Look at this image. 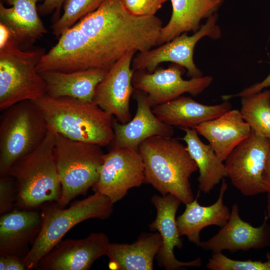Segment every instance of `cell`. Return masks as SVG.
<instances>
[{
    "label": "cell",
    "mask_w": 270,
    "mask_h": 270,
    "mask_svg": "<svg viewBox=\"0 0 270 270\" xmlns=\"http://www.w3.org/2000/svg\"><path fill=\"white\" fill-rule=\"evenodd\" d=\"M40 0H0V22L12 30L22 49L30 48L47 32L36 6Z\"/></svg>",
    "instance_id": "21"
},
{
    "label": "cell",
    "mask_w": 270,
    "mask_h": 270,
    "mask_svg": "<svg viewBox=\"0 0 270 270\" xmlns=\"http://www.w3.org/2000/svg\"><path fill=\"white\" fill-rule=\"evenodd\" d=\"M180 129L185 132L182 140L186 143V148L198 168L199 189L208 194L221 180L228 176L224 164L211 146L201 140L195 128Z\"/></svg>",
    "instance_id": "26"
},
{
    "label": "cell",
    "mask_w": 270,
    "mask_h": 270,
    "mask_svg": "<svg viewBox=\"0 0 270 270\" xmlns=\"http://www.w3.org/2000/svg\"><path fill=\"white\" fill-rule=\"evenodd\" d=\"M138 150L144 164V184L162 196L174 194L185 204L194 200L190 178L198 168L186 146L172 137L154 136Z\"/></svg>",
    "instance_id": "2"
},
{
    "label": "cell",
    "mask_w": 270,
    "mask_h": 270,
    "mask_svg": "<svg viewBox=\"0 0 270 270\" xmlns=\"http://www.w3.org/2000/svg\"><path fill=\"white\" fill-rule=\"evenodd\" d=\"M224 0H170L172 11L168 22L162 26L158 46L185 32H196L200 22L216 13Z\"/></svg>",
    "instance_id": "24"
},
{
    "label": "cell",
    "mask_w": 270,
    "mask_h": 270,
    "mask_svg": "<svg viewBox=\"0 0 270 270\" xmlns=\"http://www.w3.org/2000/svg\"><path fill=\"white\" fill-rule=\"evenodd\" d=\"M184 72V68L174 63L167 68L158 67L152 72L136 70L132 76V84L134 89L146 94L148 103L153 108L184 93L196 96L213 80V78L210 76L186 80L182 78Z\"/></svg>",
    "instance_id": "11"
},
{
    "label": "cell",
    "mask_w": 270,
    "mask_h": 270,
    "mask_svg": "<svg viewBox=\"0 0 270 270\" xmlns=\"http://www.w3.org/2000/svg\"><path fill=\"white\" fill-rule=\"evenodd\" d=\"M106 0H64L62 15L51 26L52 34L59 38L78 20L94 12Z\"/></svg>",
    "instance_id": "28"
},
{
    "label": "cell",
    "mask_w": 270,
    "mask_h": 270,
    "mask_svg": "<svg viewBox=\"0 0 270 270\" xmlns=\"http://www.w3.org/2000/svg\"><path fill=\"white\" fill-rule=\"evenodd\" d=\"M110 242L103 232H92L82 239L61 240L39 262L44 270H88L100 257L106 255Z\"/></svg>",
    "instance_id": "14"
},
{
    "label": "cell",
    "mask_w": 270,
    "mask_h": 270,
    "mask_svg": "<svg viewBox=\"0 0 270 270\" xmlns=\"http://www.w3.org/2000/svg\"><path fill=\"white\" fill-rule=\"evenodd\" d=\"M144 182V164L138 150L113 148L104 154L98 178L92 188L114 204L124 198L130 189Z\"/></svg>",
    "instance_id": "12"
},
{
    "label": "cell",
    "mask_w": 270,
    "mask_h": 270,
    "mask_svg": "<svg viewBox=\"0 0 270 270\" xmlns=\"http://www.w3.org/2000/svg\"><path fill=\"white\" fill-rule=\"evenodd\" d=\"M241 98L240 112L243 119L252 131L270 140V90Z\"/></svg>",
    "instance_id": "27"
},
{
    "label": "cell",
    "mask_w": 270,
    "mask_h": 270,
    "mask_svg": "<svg viewBox=\"0 0 270 270\" xmlns=\"http://www.w3.org/2000/svg\"><path fill=\"white\" fill-rule=\"evenodd\" d=\"M134 97L137 104L134 118L126 124L113 119L114 138L110 144L112 149L129 148L138 150L140 145L150 137H172L174 133L172 126L161 121L153 112L145 92L134 89Z\"/></svg>",
    "instance_id": "17"
},
{
    "label": "cell",
    "mask_w": 270,
    "mask_h": 270,
    "mask_svg": "<svg viewBox=\"0 0 270 270\" xmlns=\"http://www.w3.org/2000/svg\"><path fill=\"white\" fill-rule=\"evenodd\" d=\"M64 0H44L38 7L40 15L48 16L53 14L52 19L54 22L60 18V11Z\"/></svg>",
    "instance_id": "32"
},
{
    "label": "cell",
    "mask_w": 270,
    "mask_h": 270,
    "mask_svg": "<svg viewBox=\"0 0 270 270\" xmlns=\"http://www.w3.org/2000/svg\"><path fill=\"white\" fill-rule=\"evenodd\" d=\"M268 260H235L228 258L222 252L212 253L206 263L210 270H270V254L267 253Z\"/></svg>",
    "instance_id": "29"
},
{
    "label": "cell",
    "mask_w": 270,
    "mask_h": 270,
    "mask_svg": "<svg viewBox=\"0 0 270 270\" xmlns=\"http://www.w3.org/2000/svg\"><path fill=\"white\" fill-rule=\"evenodd\" d=\"M113 205L107 196L94 192L84 200L73 202L67 208H60L56 203L46 207L42 212L40 232L23 260L26 270L37 268L40 260L76 225L90 218L104 220L109 218Z\"/></svg>",
    "instance_id": "5"
},
{
    "label": "cell",
    "mask_w": 270,
    "mask_h": 270,
    "mask_svg": "<svg viewBox=\"0 0 270 270\" xmlns=\"http://www.w3.org/2000/svg\"><path fill=\"white\" fill-rule=\"evenodd\" d=\"M36 102L49 130L74 140L102 147L112 144L114 138L112 116L94 102L46 96Z\"/></svg>",
    "instance_id": "3"
},
{
    "label": "cell",
    "mask_w": 270,
    "mask_h": 270,
    "mask_svg": "<svg viewBox=\"0 0 270 270\" xmlns=\"http://www.w3.org/2000/svg\"><path fill=\"white\" fill-rule=\"evenodd\" d=\"M55 141L56 132L49 130L37 148L18 160L8 172L6 174L15 181L16 206L34 210L60 199L62 187L54 155Z\"/></svg>",
    "instance_id": "4"
},
{
    "label": "cell",
    "mask_w": 270,
    "mask_h": 270,
    "mask_svg": "<svg viewBox=\"0 0 270 270\" xmlns=\"http://www.w3.org/2000/svg\"><path fill=\"white\" fill-rule=\"evenodd\" d=\"M0 270H25L23 259L14 256L0 254Z\"/></svg>",
    "instance_id": "34"
},
{
    "label": "cell",
    "mask_w": 270,
    "mask_h": 270,
    "mask_svg": "<svg viewBox=\"0 0 270 270\" xmlns=\"http://www.w3.org/2000/svg\"><path fill=\"white\" fill-rule=\"evenodd\" d=\"M162 26L155 16H135L126 10L120 0H106L60 35L42 57L36 70H109L128 52L158 46Z\"/></svg>",
    "instance_id": "1"
},
{
    "label": "cell",
    "mask_w": 270,
    "mask_h": 270,
    "mask_svg": "<svg viewBox=\"0 0 270 270\" xmlns=\"http://www.w3.org/2000/svg\"><path fill=\"white\" fill-rule=\"evenodd\" d=\"M108 71L89 69L69 72L44 71L40 74L46 84V96L52 98L70 97L93 102L96 87Z\"/></svg>",
    "instance_id": "22"
},
{
    "label": "cell",
    "mask_w": 270,
    "mask_h": 270,
    "mask_svg": "<svg viewBox=\"0 0 270 270\" xmlns=\"http://www.w3.org/2000/svg\"><path fill=\"white\" fill-rule=\"evenodd\" d=\"M268 220L264 212L262 224L258 227L252 226L240 218L238 206L235 203L232 206L226 224L216 235L202 242L200 247L212 253L224 250L235 252L265 248L270 246V225Z\"/></svg>",
    "instance_id": "15"
},
{
    "label": "cell",
    "mask_w": 270,
    "mask_h": 270,
    "mask_svg": "<svg viewBox=\"0 0 270 270\" xmlns=\"http://www.w3.org/2000/svg\"><path fill=\"white\" fill-rule=\"evenodd\" d=\"M42 214L34 210H14L0 215V254L12 255L24 260L28 244L41 229Z\"/></svg>",
    "instance_id": "18"
},
{
    "label": "cell",
    "mask_w": 270,
    "mask_h": 270,
    "mask_svg": "<svg viewBox=\"0 0 270 270\" xmlns=\"http://www.w3.org/2000/svg\"><path fill=\"white\" fill-rule=\"evenodd\" d=\"M102 148L56 133L54 155L62 187L60 199L55 202L58 206L65 208L95 184L104 162Z\"/></svg>",
    "instance_id": "6"
},
{
    "label": "cell",
    "mask_w": 270,
    "mask_h": 270,
    "mask_svg": "<svg viewBox=\"0 0 270 270\" xmlns=\"http://www.w3.org/2000/svg\"><path fill=\"white\" fill-rule=\"evenodd\" d=\"M168 0H120L126 11L138 16H152Z\"/></svg>",
    "instance_id": "30"
},
{
    "label": "cell",
    "mask_w": 270,
    "mask_h": 270,
    "mask_svg": "<svg viewBox=\"0 0 270 270\" xmlns=\"http://www.w3.org/2000/svg\"><path fill=\"white\" fill-rule=\"evenodd\" d=\"M218 17L217 13L214 14L192 36L183 33L156 48L138 52L132 59V70L134 72L146 70L152 72L160 63L171 62L184 68L188 77L202 76V72L194 61V49L198 40L204 36L212 40L220 38L222 32L217 24Z\"/></svg>",
    "instance_id": "9"
},
{
    "label": "cell",
    "mask_w": 270,
    "mask_h": 270,
    "mask_svg": "<svg viewBox=\"0 0 270 270\" xmlns=\"http://www.w3.org/2000/svg\"><path fill=\"white\" fill-rule=\"evenodd\" d=\"M0 176L18 160L37 148L49 131L36 102L24 100L1 111Z\"/></svg>",
    "instance_id": "7"
},
{
    "label": "cell",
    "mask_w": 270,
    "mask_h": 270,
    "mask_svg": "<svg viewBox=\"0 0 270 270\" xmlns=\"http://www.w3.org/2000/svg\"><path fill=\"white\" fill-rule=\"evenodd\" d=\"M228 188L224 180H222L220 194L216 201L209 206H202L197 198L186 204L184 212L176 219L180 236H185L188 240L200 246V232L209 226H224L230 214L228 208L224 204V194Z\"/></svg>",
    "instance_id": "23"
},
{
    "label": "cell",
    "mask_w": 270,
    "mask_h": 270,
    "mask_svg": "<svg viewBox=\"0 0 270 270\" xmlns=\"http://www.w3.org/2000/svg\"><path fill=\"white\" fill-rule=\"evenodd\" d=\"M46 54L35 48L17 46L0 51V110L24 100L36 102L46 96V84L36 66Z\"/></svg>",
    "instance_id": "8"
},
{
    "label": "cell",
    "mask_w": 270,
    "mask_h": 270,
    "mask_svg": "<svg viewBox=\"0 0 270 270\" xmlns=\"http://www.w3.org/2000/svg\"><path fill=\"white\" fill-rule=\"evenodd\" d=\"M195 129L208 142L216 156L223 162L252 131L238 110H230L200 124Z\"/></svg>",
    "instance_id": "19"
},
{
    "label": "cell",
    "mask_w": 270,
    "mask_h": 270,
    "mask_svg": "<svg viewBox=\"0 0 270 270\" xmlns=\"http://www.w3.org/2000/svg\"><path fill=\"white\" fill-rule=\"evenodd\" d=\"M265 212L268 220H270V194H268L266 209Z\"/></svg>",
    "instance_id": "36"
},
{
    "label": "cell",
    "mask_w": 270,
    "mask_h": 270,
    "mask_svg": "<svg viewBox=\"0 0 270 270\" xmlns=\"http://www.w3.org/2000/svg\"><path fill=\"white\" fill-rule=\"evenodd\" d=\"M262 182L266 192L270 194V148L262 174Z\"/></svg>",
    "instance_id": "35"
},
{
    "label": "cell",
    "mask_w": 270,
    "mask_h": 270,
    "mask_svg": "<svg viewBox=\"0 0 270 270\" xmlns=\"http://www.w3.org/2000/svg\"><path fill=\"white\" fill-rule=\"evenodd\" d=\"M136 53L128 52L112 66L96 87L93 98L94 102L122 124L132 120L130 102L134 89L131 66Z\"/></svg>",
    "instance_id": "13"
},
{
    "label": "cell",
    "mask_w": 270,
    "mask_h": 270,
    "mask_svg": "<svg viewBox=\"0 0 270 270\" xmlns=\"http://www.w3.org/2000/svg\"><path fill=\"white\" fill-rule=\"evenodd\" d=\"M270 86V73L261 82H256L248 88H246L240 92L234 94L224 95L222 98L224 100H228L234 97H242L262 91L266 88Z\"/></svg>",
    "instance_id": "33"
},
{
    "label": "cell",
    "mask_w": 270,
    "mask_h": 270,
    "mask_svg": "<svg viewBox=\"0 0 270 270\" xmlns=\"http://www.w3.org/2000/svg\"><path fill=\"white\" fill-rule=\"evenodd\" d=\"M17 192L14 179L9 175L0 176V214L10 212L16 206Z\"/></svg>",
    "instance_id": "31"
},
{
    "label": "cell",
    "mask_w": 270,
    "mask_h": 270,
    "mask_svg": "<svg viewBox=\"0 0 270 270\" xmlns=\"http://www.w3.org/2000/svg\"><path fill=\"white\" fill-rule=\"evenodd\" d=\"M158 232H143L131 244L110 243L106 256L112 270H152L162 244Z\"/></svg>",
    "instance_id": "25"
},
{
    "label": "cell",
    "mask_w": 270,
    "mask_h": 270,
    "mask_svg": "<svg viewBox=\"0 0 270 270\" xmlns=\"http://www.w3.org/2000/svg\"><path fill=\"white\" fill-rule=\"evenodd\" d=\"M227 100L216 105H206L190 96H180L152 108L154 114L162 122L180 128H195L200 124L216 118L232 110Z\"/></svg>",
    "instance_id": "20"
},
{
    "label": "cell",
    "mask_w": 270,
    "mask_h": 270,
    "mask_svg": "<svg viewBox=\"0 0 270 270\" xmlns=\"http://www.w3.org/2000/svg\"><path fill=\"white\" fill-rule=\"evenodd\" d=\"M270 148V140L252 130L224 160L228 177L244 196L266 192L262 174Z\"/></svg>",
    "instance_id": "10"
},
{
    "label": "cell",
    "mask_w": 270,
    "mask_h": 270,
    "mask_svg": "<svg viewBox=\"0 0 270 270\" xmlns=\"http://www.w3.org/2000/svg\"><path fill=\"white\" fill-rule=\"evenodd\" d=\"M151 202L156 210L155 220L149 224L150 230H157L162 238V244L156 256L158 265L166 270H176L184 266L200 267L202 260L198 258L189 262L176 258L174 248H182L183 242L180 238L176 214L182 202L171 194L166 196L154 195Z\"/></svg>",
    "instance_id": "16"
}]
</instances>
